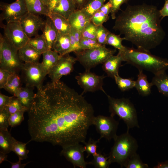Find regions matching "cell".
<instances>
[{
	"label": "cell",
	"mask_w": 168,
	"mask_h": 168,
	"mask_svg": "<svg viewBox=\"0 0 168 168\" xmlns=\"http://www.w3.org/2000/svg\"><path fill=\"white\" fill-rule=\"evenodd\" d=\"M2 26L4 36L18 50L28 43L30 38L23 30L19 22L7 23Z\"/></svg>",
	"instance_id": "8fae6325"
},
{
	"label": "cell",
	"mask_w": 168,
	"mask_h": 168,
	"mask_svg": "<svg viewBox=\"0 0 168 168\" xmlns=\"http://www.w3.org/2000/svg\"><path fill=\"white\" fill-rule=\"evenodd\" d=\"M109 18V16L102 12L98 11L96 12L91 18V22L96 26L102 25Z\"/></svg>",
	"instance_id": "7bdbcfd3"
},
{
	"label": "cell",
	"mask_w": 168,
	"mask_h": 168,
	"mask_svg": "<svg viewBox=\"0 0 168 168\" xmlns=\"http://www.w3.org/2000/svg\"><path fill=\"white\" fill-rule=\"evenodd\" d=\"M119 52L123 61L138 70H144L156 75L168 69V59L153 55L150 51L125 46L123 50Z\"/></svg>",
	"instance_id": "3957f363"
},
{
	"label": "cell",
	"mask_w": 168,
	"mask_h": 168,
	"mask_svg": "<svg viewBox=\"0 0 168 168\" xmlns=\"http://www.w3.org/2000/svg\"><path fill=\"white\" fill-rule=\"evenodd\" d=\"M21 77L26 86L38 89L43 86L44 79L46 76L41 63L39 62L23 63L21 70Z\"/></svg>",
	"instance_id": "ba28073f"
},
{
	"label": "cell",
	"mask_w": 168,
	"mask_h": 168,
	"mask_svg": "<svg viewBox=\"0 0 168 168\" xmlns=\"http://www.w3.org/2000/svg\"><path fill=\"white\" fill-rule=\"evenodd\" d=\"M119 122L110 115L106 116L99 115L94 116L92 123L97 132L100 135L99 141L104 138L109 141L113 139L117 136L116 133L119 125Z\"/></svg>",
	"instance_id": "9c48e42d"
},
{
	"label": "cell",
	"mask_w": 168,
	"mask_h": 168,
	"mask_svg": "<svg viewBox=\"0 0 168 168\" xmlns=\"http://www.w3.org/2000/svg\"><path fill=\"white\" fill-rule=\"evenodd\" d=\"M120 35H116L110 32L107 37L106 44L111 45L119 51L123 50L125 46L122 45V42L125 38L124 37L121 38Z\"/></svg>",
	"instance_id": "d6a6232c"
},
{
	"label": "cell",
	"mask_w": 168,
	"mask_h": 168,
	"mask_svg": "<svg viewBox=\"0 0 168 168\" xmlns=\"http://www.w3.org/2000/svg\"><path fill=\"white\" fill-rule=\"evenodd\" d=\"M42 54L43 58L41 63L46 75L57 63L61 56L57 52L52 49H49Z\"/></svg>",
	"instance_id": "44dd1931"
},
{
	"label": "cell",
	"mask_w": 168,
	"mask_h": 168,
	"mask_svg": "<svg viewBox=\"0 0 168 168\" xmlns=\"http://www.w3.org/2000/svg\"><path fill=\"white\" fill-rule=\"evenodd\" d=\"M13 96H8L0 94V111L3 110L10 103Z\"/></svg>",
	"instance_id": "c3c4849f"
},
{
	"label": "cell",
	"mask_w": 168,
	"mask_h": 168,
	"mask_svg": "<svg viewBox=\"0 0 168 168\" xmlns=\"http://www.w3.org/2000/svg\"><path fill=\"white\" fill-rule=\"evenodd\" d=\"M12 74L9 71L0 68V88H3L7 83L8 79Z\"/></svg>",
	"instance_id": "7dc6e473"
},
{
	"label": "cell",
	"mask_w": 168,
	"mask_h": 168,
	"mask_svg": "<svg viewBox=\"0 0 168 168\" xmlns=\"http://www.w3.org/2000/svg\"><path fill=\"white\" fill-rule=\"evenodd\" d=\"M60 0H49L47 7L49 12L50 13L54 8Z\"/></svg>",
	"instance_id": "f5cc1de1"
},
{
	"label": "cell",
	"mask_w": 168,
	"mask_h": 168,
	"mask_svg": "<svg viewBox=\"0 0 168 168\" xmlns=\"http://www.w3.org/2000/svg\"><path fill=\"white\" fill-rule=\"evenodd\" d=\"M4 109L7 110L10 114L19 111H23L25 112L28 111L27 109L21 105L18 98L14 96H13L9 104Z\"/></svg>",
	"instance_id": "74e56055"
},
{
	"label": "cell",
	"mask_w": 168,
	"mask_h": 168,
	"mask_svg": "<svg viewBox=\"0 0 168 168\" xmlns=\"http://www.w3.org/2000/svg\"><path fill=\"white\" fill-rule=\"evenodd\" d=\"M116 51V49L107 48L102 46L74 53L77 61L83 66L86 71H90L91 68L104 63L109 58L114 55Z\"/></svg>",
	"instance_id": "8992f818"
},
{
	"label": "cell",
	"mask_w": 168,
	"mask_h": 168,
	"mask_svg": "<svg viewBox=\"0 0 168 168\" xmlns=\"http://www.w3.org/2000/svg\"><path fill=\"white\" fill-rule=\"evenodd\" d=\"M114 79L119 88L123 91L135 87L136 81L131 78H123L118 75L115 76Z\"/></svg>",
	"instance_id": "836d02e7"
},
{
	"label": "cell",
	"mask_w": 168,
	"mask_h": 168,
	"mask_svg": "<svg viewBox=\"0 0 168 168\" xmlns=\"http://www.w3.org/2000/svg\"><path fill=\"white\" fill-rule=\"evenodd\" d=\"M110 31L103 25L97 26L96 40L100 44L105 46L108 35Z\"/></svg>",
	"instance_id": "60d3db41"
},
{
	"label": "cell",
	"mask_w": 168,
	"mask_h": 168,
	"mask_svg": "<svg viewBox=\"0 0 168 168\" xmlns=\"http://www.w3.org/2000/svg\"><path fill=\"white\" fill-rule=\"evenodd\" d=\"M29 142L24 143L16 140L14 144L12 151L17 155L19 159L22 160L28 158L27 155L29 151L27 149L26 145Z\"/></svg>",
	"instance_id": "e575fe53"
},
{
	"label": "cell",
	"mask_w": 168,
	"mask_h": 168,
	"mask_svg": "<svg viewBox=\"0 0 168 168\" xmlns=\"http://www.w3.org/2000/svg\"><path fill=\"white\" fill-rule=\"evenodd\" d=\"M7 154L0 152V164H1L4 161H7Z\"/></svg>",
	"instance_id": "9f6ffc18"
},
{
	"label": "cell",
	"mask_w": 168,
	"mask_h": 168,
	"mask_svg": "<svg viewBox=\"0 0 168 168\" xmlns=\"http://www.w3.org/2000/svg\"><path fill=\"white\" fill-rule=\"evenodd\" d=\"M21 87V82L18 74L12 73L9 77L3 88L16 96L18 90Z\"/></svg>",
	"instance_id": "f1b7e54d"
},
{
	"label": "cell",
	"mask_w": 168,
	"mask_h": 168,
	"mask_svg": "<svg viewBox=\"0 0 168 168\" xmlns=\"http://www.w3.org/2000/svg\"><path fill=\"white\" fill-rule=\"evenodd\" d=\"M150 83L152 86H156L159 92L168 96V75L165 72L154 75Z\"/></svg>",
	"instance_id": "4316f807"
},
{
	"label": "cell",
	"mask_w": 168,
	"mask_h": 168,
	"mask_svg": "<svg viewBox=\"0 0 168 168\" xmlns=\"http://www.w3.org/2000/svg\"><path fill=\"white\" fill-rule=\"evenodd\" d=\"M76 9V5L73 0H60L51 12L59 14L68 19Z\"/></svg>",
	"instance_id": "7402d4cb"
},
{
	"label": "cell",
	"mask_w": 168,
	"mask_h": 168,
	"mask_svg": "<svg viewBox=\"0 0 168 168\" xmlns=\"http://www.w3.org/2000/svg\"><path fill=\"white\" fill-rule=\"evenodd\" d=\"M97 28V26L91 22L82 32L81 37L96 40Z\"/></svg>",
	"instance_id": "ab89813d"
},
{
	"label": "cell",
	"mask_w": 168,
	"mask_h": 168,
	"mask_svg": "<svg viewBox=\"0 0 168 168\" xmlns=\"http://www.w3.org/2000/svg\"><path fill=\"white\" fill-rule=\"evenodd\" d=\"M28 12L36 15L48 16L49 12L48 7L40 0H24Z\"/></svg>",
	"instance_id": "484cf974"
},
{
	"label": "cell",
	"mask_w": 168,
	"mask_h": 168,
	"mask_svg": "<svg viewBox=\"0 0 168 168\" xmlns=\"http://www.w3.org/2000/svg\"><path fill=\"white\" fill-rule=\"evenodd\" d=\"M77 61L76 58L68 54L61 56L57 63L48 74L52 82L59 81L63 76L67 75L71 72Z\"/></svg>",
	"instance_id": "5bb4252c"
},
{
	"label": "cell",
	"mask_w": 168,
	"mask_h": 168,
	"mask_svg": "<svg viewBox=\"0 0 168 168\" xmlns=\"http://www.w3.org/2000/svg\"><path fill=\"white\" fill-rule=\"evenodd\" d=\"M75 4L77 9H80L84 5L88 0H73Z\"/></svg>",
	"instance_id": "db71d44e"
},
{
	"label": "cell",
	"mask_w": 168,
	"mask_h": 168,
	"mask_svg": "<svg viewBox=\"0 0 168 168\" xmlns=\"http://www.w3.org/2000/svg\"><path fill=\"white\" fill-rule=\"evenodd\" d=\"M114 140V144L109 153L108 160L110 164L117 163L122 168L126 161L137 153L138 143L128 130L119 135H117Z\"/></svg>",
	"instance_id": "277c9868"
},
{
	"label": "cell",
	"mask_w": 168,
	"mask_h": 168,
	"mask_svg": "<svg viewBox=\"0 0 168 168\" xmlns=\"http://www.w3.org/2000/svg\"><path fill=\"white\" fill-rule=\"evenodd\" d=\"M25 111H19L11 114L9 118V125L12 127L19 125L24 119Z\"/></svg>",
	"instance_id": "ee69618b"
},
{
	"label": "cell",
	"mask_w": 168,
	"mask_h": 168,
	"mask_svg": "<svg viewBox=\"0 0 168 168\" xmlns=\"http://www.w3.org/2000/svg\"><path fill=\"white\" fill-rule=\"evenodd\" d=\"M18 53L22 62L29 63L39 62L42 54L28 43L18 50Z\"/></svg>",
	"instance_id": "d6986e66"
},
{
	"label": "cell",
	"mask_w": 168,
	"mask_h": 168,
	"mask_svg": "<svg viewBox=\"0 0 168 168\" xmlns=\"http://www.w3.org/2000/svg\"><path fill=\"white\" fill-rule=\"evenodd\" d=\"M16 140L8 130L0 129V152L7 154L12 151V147Z\"/></svg>",
	"instance_id": "83f0119b"
},
{
	"label": "cell",
	"mask_w": 168,
	"mask_h": 168,
	"mask_svg": "<svg viewBox=\"0 0 168 168\" xmlns=\"http://www.w3.org/2000/svg\"><path fill=\"white\" fill-rule=\"evenodd\" d=\"M71 27L82 32L91 22V18L86 15L81 9H76L68 19Z\"/></svg>",
	"instance_id": "2e32d148"
},
{
	"label": "cell",
	"mask_w": 168,
	"mask_h": 168,
	"mask_svg": "<svg viewBox=\"0 0 168 168\" xmlns=\"http://www.w3.org/2000/svg\"><path fill=\"white\" fill-rule=\"evenodd\" d=\"M123 167L126 168H148V165L143 162L137 153L131 156L124 164Z\"/></svg>",
	"instance_id": "d590c367"
},
{
	"label": "cell",
	"mask_w": 168,
	"mask_h": 168,
	"mask_svg": "<svg viewBox=\"0 0 168 168\" xmlns=\"http://www.w3.org/2000/svg\"><path fill=\"white\" fill-rule=\"evenodd\" d=\"M112 8V4L109 1L106 3L104 4L100 8L99 11L103 12L105 15H109L110 13Z\"/></svg>",
	"instance_id": "681fc988"
},
{
	"label": "cell",
	"mask_w": 168,
	"mask_h": 168,
	"mask_svg": "<svg viewBox=\"0 0 168 168\" xmlns=\"http://www.w3.org/2000/svg\"><path fill=\"white\" fill-rule=\"evenodd\" d=\"M42 30V35L45 39L49 49H52L56 39L58 31L52 19L48 16Z\"/></svg>",
	"instance_id": "ac0fdd59"
},
{
	"label": "cell",
	"mask_w": 168,
	"mask_h": 168,
	"mask_svg": "<svg viewBox=\"0 0 168 168\" xmlns=\"http://www.w3.org/2000/svg\"><path fill=\"white\" fill-rule=\"evenodd\" d=\"M104 75L98 76L90 71H86L75 77L78 84L83 89L82 95L87 92L101 90L106 94L102 87Z\"/></svg>",
	"instance_id": "7c38bea8"
},
{
	"label": "cell",
	"mask_w": 168,
	"mask_h": 168,
	"mask_svg": "<svg viewBox=\"0 0 168 168\" xmlns=\"http://www.w3.org/2000/svg\"><path fill=\"white\" fill-rule=\"evenodd\" d=\"M159 12L162 19L164 17L168 16V0H166L163 7L159 10Z\"/></svg>",
	"instance_id": "f907efd6"
},
{
	"label": "cell",
	"mask_w": 168,
	"mask_h": 168,
	"mask_svg": "<svg viewBox=\"0 0 168 168\" xmlns=\"http://www.w3.org/2000/svg\"><path fill=\"white\" fill-rule=\"evenodd\" d=\"M70 48L69 34L64 35L58 32L52 49L57 52L60 56L68 54Z\"/></svg>",
	"instance_id": "ffe728a7"
},
{
	"label": "cell",
	"mask_w": 168,
	"mask_h": 168,
	"mask_svg": "<svg viewBox=\"0 0 168 168\" xmlns=\"http://www.w3.org/2000/svg\"><path fill=\"white\" fill-rule=\"evenodd\" d=\"M138 78L136 81L135 87L139 94L143 96H147L151 93L152 86L148 81L147 76L144 74L143 70L139 69Z\"/></svg>",
	"instance_id": "d4e9b609"
},
{
	"label": "cell",
	"mask_w": 168,
	"mask_h": 168,
	"mask_svg": "<svg viewBox=\"0 0 168 168\" xmlns=\"http://www.w3.org/2000/svg\"><path fill=\"white\" fill-rule=\"evenodd\" d=\"M45 5L47 6L49 0H40Z\"/></svg>",
	"instance_id": "6f0895ef"
},
{
	"label": "cell",
	"mask_w": 168,
	"mask_h": 168,
	"mask_svg": "<svg viewBox=\"0 0 168 168\" xmlns=\"http://www.w3.org/2000/svg\"><path fill=\"white\" fill-rule=\"evenodd\" d=\"M21 160L19 159V161L16 162H12L9 161H7L11 164L12 168H24L30 162H28L26 163L21 164Z\"/></svg>",
	"instance_id": "816d5d0a"
},
{
	"label": "cell",
	"mask_w": 168,
	"mask_h": 168,
	"mask_svg": "<svg viewBox=\"0 0 168 168\" xmlns=\"http://www.w3.org/2000/svg\"><path fill=\"white\" fill-rule=\"evenodd\" d=\"M80 45L82 50L91 49L103 46L96 40L82 37L80 39Z\"/></svg>",
	"instance_id": "b9f144b4"
},
{
	"label": "cell",
	"mask_w": 168,
	"mask_h": 168,
	"mask_svg": "<svg viewBox=\"0 0 168 168\" xmlns=\"http://www.w3.org/2000/svg\"><path fill=\"white\" fill-rule=\"evenodd\" d=\"M112 4L110 14L112 19L116 18V13L120 10L121 6L124 3H127L128 0H109Z\"/></svg>",
	"instance_id": "bcb514c9"
},
{
	"label": "cell",
	"mask_w": 168,
	"mask_h": 168,
	"mask_svg": "<svg viewBox=\"0 0 168 168\" xmlns=\"http://www.w3.org/2000/svg\"><path fill=\"white\" fill-rule=\"evenodd\" d=\"M28 44L42 54L49 49L47 43L42 35L38 34L33 38H30Z\"/></svg>",
	"instance_id": "4dcf8cb0"
},
{
	"label": "cell",
	"mask_w": 168,
	"mask_h": 168,
	"mask_svg": "<svg viewBox=\"0 0 168 168\" xmlns=\"http://www.w3.org/2000/svg\"><path fill=\"white\" fill-rule=\"evenodd\" d=\"M4 37L2 50L0 54V68L18 74L21 71L23 63L19 58L18 49Z\"/></svg>",
	"instance_id": "52a82bcc"
},
{
	"label": "cell",
	"mask_w": 168,
	"mask_h": 168,
	"mask_svg": "<svg viewBox=\"0 0 168 168\" xmlns=\"http://www.w3.org/2000/svg\"><path fill=\"white\" fill-rule=\"evenodd\" d=\"M115 19L113 29L139 49L150 51L159 45L165 37L161 25L162 19L155 6L128 5Z\"/></svg>",
	"instance_id": "7a4b0ae2"
},
{
	"label": "cell",
	"mask_w": 168,
	"mask_h": 168,
	"mask_svg": "<svg viewBox=\"0 0 168 168\" xmlns=\"http://www.w3.org/2000/svg\"><path fill=\"white\" fill-rule=\"evenodd\" d=\"M105 0H88L80 9L86 15L90 18L97 12L104 4Z\"/></svg>",
	"instance_id": "f546056e"
},
{
	"label": "cell",
	"mask_w": 168,
	"mask_h": 168,
	"mask_svg": "<svg viewBox=\"0 0 168 168\" xmlns=\"http://www.w3.org/2000/svg\"><path fill=\"white\" fill-rule=\"evenodd\" d=\"M34 87L26 86L18 90L16 97L21 105L28 110L32 105L35 94L33 91Z\"/></svg>",
	"instance_id": "603a6c76"
},
{
	"label": "cell",
	"mask_w": 168,
	"mask_h": 168,
	"mask_svg": "<svg viewBox=\"0 0 168 168\" xmlns=\"http://www.w3.org/2000/svg\"><path fill=\"white\" fill-rule=\"evenodd\" d=\"M48 16L52 20L58 33L69 34L71 27L67 19L59 14L52 12L50 13Z\"/></svg>",
	"instance_id": "cb8c5ba5"
},
{
	"label": "cell",
	"mask_w": 168,
	"mask_h": 168,
	"mask_svg": "<svg viewBox=\"0 0 168 168\" xmlns=\"http://www.w3.org/2000/svg\"><path fill=\"white\" fill-rule=\"evenodd\" d=\"M154 168H168V160L164 162H158L157 165L153 167Z\"/></svg>",
	"instance_id": "11a10c76"
},
{
	"label": "cell",
	"mask_w": 168,
	"mask_h": 168,
	"mask_svg": "<svg viewBox=\"0 0 168 168\" xmlns=\"http://www.w3.org/2000/svg\"><path fill=\"white\" fill-rule=\"evenodd\" d=\"M28 112L30 141L62 147L84 143L95 116L82 95L60 81L38 89Z\"/></svg>",
	"instance_id": "6da1fadb"
},
{
	"label": "cell",
	"mask_w": 168,
	"mask_h": 168,
	"mask_svg": "<svg viewBox=\"0 0 168 168\" xmlns=\"http://www.w3.org/2000/svg\"><path fill=\"white\" fill-rule=\"evenodd\" d=\"M122 62L123 58L119 52L116 55L111 56L103 63V69L108 77L114 78L115 76L119 75V69Z\"/></svg>",
	"instance_id": "e0dca14e"
},
{
	"label": "cell",
	"mask_w": 168,
	"mask_h": 168,
	"mask_svg": "<svg viewBox=\"0 0 168 168\" xmlns=\"http://www.w3.org/2000/svg\"><path fill=\"white\" fill-rule=\"evenodd\" d=\"M93 159L91 161L87 162L88 164L92 165L96 168H108L110 164L107 157L100 153L93 156Z\"/></svg>",
	"instance_id": "8d00e7d4"
},
{
	"label": "cell",
	"mask_w": 168,
	"mask_h": 168,
	"mask_svg": "<svg viewBox=\"0 0 168 168\" xmlns=\"http://www.w3.org/2000/svg\"><path fill=\"white\" fill-rule=\"evenodd\" d=\"M109 103V112L114 117L117 115L123 120L127 130L134 128H139L136 109L133 103L127 98H115L105 94Z\"/></svg>",
	"instance_id": "5b68a950"
},
{
	"label": "cell",
	"mask_w": 168,
	"mask_h": 168,
	"mask_svg": "<svg viewBox=\"0 0 168 168\" xmlns=\"http://www.w3.org/2000/svg\"><path fill=\"white\" fill-rule=\"evenodd\" d=\"M60 154L63 156L74 167L86 168L87 162L85 160L84 147L80 143L65 145L62 147Z\"/></svg>",
	"instance_id": "4fadbf2b"
},
{
	"label": "cell",
	"mask_w": 168,
	"mask_h": 168,
	"mask_svg": "<svg viewBox=\"0 0 168 168\" xmlns=\"http://www.w3.org/2000/svg\"><path fill=\"white\" fill-rule=\"evenodd\" d=\"M25 33L30 38L38 35L40 30H42L45 21L39 15L27 12L19 21Z\"/></svg>",
	"instance_id": "9a60e30c"
},
{
	"label": "cell",
	"mask_w": 168,
	"mask_h": 168,
	"mask_svg": "<svg viewBox=\"0 0 168 168\" xmlns=\"http://www.w3.org/2000/svg\"><path fill=\"white\" fill-rule=\"evenodd\" d=\"M10 115L9 112L5 109L0 111V129L8 130Z\"/></svg>",
	"instance_id": "f6af8a7d"
},
{
	"label": "cell",
	"mask_w": 168,
	"mask_h": 168,
	"mask_svg": "<svg viewBox=\"0 0 168 168\" xmlns=\"http://www.w3.org/2000/svg\"><path fill=\"white\" fill-rule=\"evenodd\" d=\"M70 48L68 54L71 52H75L81 50L80 42L81 37V32L71 27V32L69 34Z\"/></svg>",
	"instance_id": "1f68e13d"
},
{
	"label": "cell",
	"mask_w": 168,
	"mask_h": 168,
	"mask_svg": "<svg viewBox=\"0 0 168 168\" xmlns=\"http://www.w3.org/2000/svg\"><path fill=\"white\" fill-rule=\"evenodd\" d=\"M0 9V21L5 20L7 23L19 22L28 12L24 0H16L10 4L2 2Z\"/></svg>",
	"instance_id": "30bf717a"
},
{
	"label": "cell",
	"mask_w": 168,
	"mask_h": 168,
	"mask_svg": "<svg viewBox=\"0 0 168 168\" xmlns=\"http://www.w3.org/2000/svg\"><path fill=\"white\" fill-rule=\"evenodd\" d=\"M99 141L98 139L95 141L91 138H90L87 142H85L84 143L85 145L84 146V151L87 153L86 158L88 157L91 155L93 156L98 154L96 151L97 144Z\"/></svg>",
	"instance_id": "f35d334b"
}]
</instances>
